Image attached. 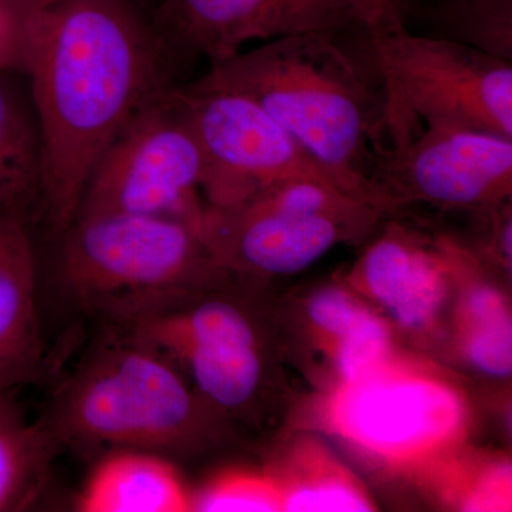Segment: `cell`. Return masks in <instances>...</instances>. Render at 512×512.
I'll return each mask as SVG.
<instances>
[{
    "mask_svg": "<svg viewBox=\"0 0 512 512\" xmlns=\"http://www.w3.org/2000/svg\"><path fill=\"white\" fill-rule=\"evenodd\" d=\"M146 0H45L28 76L43 137V207L60 235L87 178L128 121L180 84Z\"/></svg>",
    "mask_w": 512,
    "mask_h": 512,
    "instance_id": "cell-1",
    "label": "cell"
},
{
    "mask_svg": "<svg viewBox=\"0 0 512 512\" xmlns=\"http://www.w3.org/2000/svg\"><path fill=\"white\" fill-rule=\"evenodd\" d=\"M340 33L269 40L211 64L195 82L254 100L339 188L379 208L369 180V141L379 134L382 93L369 57L366 66L350 55Z\"/></svg>",
    "mask_w": 512,
    "mask_h": 512,
    "instance_id": "cell-2",
    "label": "cell"
},
{
    "mask_svg": "<svg viewBox=\"0 0 512 512\" xmlns=\"http://www.w3.org/2000/svg\"><path fill=\"white\" fill-rule=\"evenodd\" d=\"M56 450H200L217 439L214 412L177 366L119 326L106 325L57 386L39 420Z\"/></svg>",
    "mask_w": 512,
    "mask_h": 512,
    "instance_id": "cell-3",
    "label": "cell"
},
{
    "mask_svg": "<svg viewBox=\"0 0 512 512\" xmlns=\"http://www.w3.org/2000/svg\"><path fill=\"white\" fill-rule=\"evenodd\" d=\"M60 238L63 288L104 325L131 322L231 275L197 225L183 218L90 215L76 218Z\"/></svg>",
    "mask_w": 512,
    "mask_h": 512,
    "instance_id": "cell-4",
    "label": "cell"
},
{
    "mask_svg": "<svg viewBox=\"0 0 512 512\" xmlns=\"http://www.w3.org/2000/svg\"><path fill=\"white\" fill-rule=\"evenodd\" d=\"M363 35L382 93L379 133L393 147L416 137L421 121L512 138V62L406 28Z\"/></svg>",
    "mask_w": 512,
    "mask_h": 512,
    "instance_id": "cell-5",
    "label": "cell"
},
{
    "mask_svg": "<svg viewBox=\"0 0 512 512\" xmlns=\"http://www.w3.org/2000/svg\"><path fill=\"white\" fill-rule=\"evenodd\" d=\"M202 177L200 141L177 84L113 138L87 178L74 220L140 214L197 224L205 207Z\"/></svg>",
    "mask_w": 512,
    "mask_h": 512,
    "instance_id": "cell-6",
    "label": "cell"
},
{
    "mask_svg": "<svg viewBox=\"0 0 512 512\" xmlns=\"http://www.w3.org/2000/svg\"><path fill=\"white\" fill-rule=\"evenodd\" d=\"M336 436L394 468L446 456L466 434L468 407L447 380L394 360L342 382L325 407Z\"/></svg>",
    "mask_w": 512,
    "mask_h": 512,
    "instance_id": "cell-7",
    "label": "cell"
},
{
    "mask_svg": "<svg viewBox=\"0 0 512 512\" xmlns=\"http://www.w3.org/2000/svg\"><path fill=\"white\" fill-rule=\"evenodd\" d=\"M214 286L116 326L167 356L214 412H239L264 382L261 338L251 313Z\"/></svg>",
    "mask_w": 512,
    "mask_h": 512,
    "instance_id": "cell-8",
    "label": "cell"
},
{
    "mask_svg": "<svg viewBox=\"0 0 512 512\" xmlns=\"http://www.w3.org/2000/svg\"><path fill=\"white\" fill-rule=\"evenodd\" d=\"M178 92L204 156L205 204L232 207L295 178L338 187L291 134L244 94L197 82L178 84Z\"/></svg>",
    "mask_w": 512,
    "mask_h": 512,
    "instance_id": "cell-9",
    "label": "cell"
},
{
    "mask_svg": "<svg viewBox=\"0 0 512 512\" xmlns=\"http://www.w3.org/2000/svg\"><path fill=\"white\" fill-rule=\"evenodd\" d=\"M380 210L406 201L490 211L510 200L512 138L434 127L377 153L369 174Z\"/></svg>",
    "mask_w": 512,
    "mask_h": 512,
    "instance_id": "cell-10",
    "label": "cell"
},
{
    "mask_svg": "<svg viewBox=\"0 0 512 512\" xmlns=\"http://www.w3.org/2000/svg\"><path fill=\"white\" fill-rule=\"evenodd\" d=\"M150 12L178 64L224 62L254 40L365 30L353 0H156Z\"/></svg>",
    "mask_w": 512,
    "mask_h": 512,
    "instance_id": "cell-11",
    "label": "cell"
},
{
    "mask_svg": "<svg viewBox=\"0 0 512 512\" xmlns=\"http://www.w3.org/2000/svg\"><path fill=\"white\" fill-rule=\"evenodd\" d=\"M379 214L375 207L308 214L254 198L232 207L205 204L197 228L231 274L288 275L308 268L338 242L362 237Z\"/></svg>",
    "mask_w": 512,
    "mask_h": 512,
    "instance_id": "cell-12",
    "label": "cell"
},
{
    "mask_svg": "<svg viewBox=\"0 0 512 512\" xmlns=\"http://www.w3.org/2000/svg\"><path fill=\"white\" fill-rule=\"evenodd\" d=\"M353 284L400 328L412 335H429L456 285V268L446 239L426 244L400 227H390L373 242L357 264Z\"/></svg>",
    "mask_w": 512,
    "mask_h": 512,
    "instance_id": "cell-13",
    "label": "cell"
},
{
    "mask_svg": "<svg viewBox=\"0 0 512 512\" xmlns=\"http://www.w3.org/2000/svg\"><path fill=\"white\" fill-rule=\"evenodd\" d=\"M43 366L45 342L29 222L0 218V392L35 382Z\"/></svg>",
    "mask_w": 512,
    "mask_h": 512,
    "instance_id": "cell-14",
    "label": "cell"
},
{
    "mask_svg": "<svg viewBox=\"0 0 512 512\" xmlns=\"http://www.w3.org/2000/svg\"><path fill=\"white\" fill-rule=\"evenodd\" d=\"M83 512L192 511V493L170 458L153 451L101 454L76 498Z\"/></svg>",
    "mask_w": 512,
    "mask_h": 512,
    "instance_id": "cell-15",
    "label": "cell"
},
{
    "mask_svg": "<svg viewBox=\"0 0 512 512\" xmlns=\"http://www.w3.org/2000/svg\"><path fill=\"white\" fill-rule=\"evenodd\" d=\"M43 137L28 76L0 69V218L32 221L43 207Z\"/></svg>",
    "mask_w": 512,
    "mask_h": 512,
    "instance_id": "cell-16",
    "label": "cell"
},
{
    "mask_svg": "<svg viewBox=\"0 0 512 512\" xmlns=\"http://www.w3.org/2000/svg\"><path fill=\"white\" fill-rule=\"evenodd\" d=\"M15 392H0V512L36 505L57 451L39 420H30L23 412Z\"/></svg>",
    "mask_w": 512,
    "mask_h": 512,
    "instance_id": "cell-17",
    "label": "cell"
},
{
    "mask_svg": "<svg viewBox=\"0 0 512 512\" xmlns=\"http://www.w3.org/2000/svg\"><path fill=\"white\" fill-rule=\"evenodd\" d=\"M289 464L271 473L281 488L284 511L319 512L373 510V503L355 478L319 444L295 448Z\"/></svg>",
    "mask_w": 512,
    "mask_h": 512,
    "instance_id": "cell-18",
    "label": "cell"
},
{
    "mask_svg": "<svg viewBox=\"0 0 512 512\" xmlns=\"http://www.w3.org/2000/svg\"><path fill=\"white\" fill-rule=\"evenodd\" d=\"M458 298L456 326L461 353L484 375L505 379L512 370L511 311L497 286L471 279Z\"/></svg>",
    "mask_w": 512,
    "mask_h": 512,
    "instance_id": "cell-19",
    "label": "cell"
},
{
    "mask_svg": "<svg viewBox=\"0 0 512 512\" xmlns=\"http://www.w3.org/2000/svg\"><path fill=\"white\" fill-rule=\"evenodd\" d=\"M426 15L436 37L512 62V0H439Z\"/></svg>",
    "mask_w": 512,
    "mask_h": 512,
    "instance_id": "cell-20",
    "label": "cell"
},
{
    "mask_svg": "<svg viewBox=\"0 0 512 512\" xmlns=\"http://www.w3.org/2000/svg\"><path fill=\"white\" fill-rule=\"evenodd\" d=\"M192 511H284L281 488L271 473L228 470L192 493Z\"/></svg>",
    "mask_w": 512,
    "mask_h": 512,
    "instance_id": "cell-21",
    "label": "cell"
},
{
    "mask_svg": "<svg viewBox=\"0 0 512 512\" xmlns=\"http://www.w3.org/2000/svg\"><path fill=\"white\" fill-rule=\"evenodd\" d=\"M342 382L355 380L392 359V338L386 323L377 315L366 320L333 348Z\"/></svg>",
    "mask_w": 512,
    "mask_h": 512,
    "instance_id": "cell-22",
    "label": "cell"
},
{
    "mask_svg": "<svg viewBox=\"0 0 512 512\" xmlns=\"http://www.w3.org/2000/svg\"><path fill=\"white\" fill-rule=\"evenodd\" d=\"M306 313L313 328L328 340L332 348L375 315L339 286H325L313 292L306 303Z\"/></svg>",
    "mask_w": 512,
    "mask_h": 512,
    "instance_id": "cell-23",
    "label": "cell"
},
{
    "mask_svg": "<svg viewBox=\"0 0 512 512\" xmlns=\"http://www.w3.org/2000/svg\"><path fill=\"white\" fill-rule=\"evenodd\" d=\"M45 0H0V69L26 74L33 23Z\"/></svg>",
    "mask_w": 512,
    "mask_h": 512,
    "instance_id": "cell-24",
    "label": "cell"
},
{
    "mask_svg": "<svg viewBox=\"0 0 512 512\" xmlns=\"http://www.w3.org/2000/svg\"><path fill=\"white\" fill-rule=\"evenodd\" d=\"M360 23L367 33H386L406 28L412 0H353Z\"/></svg>",
    "mask_w": 512,
    "mask_h": 512,
    "instance_id": "cell-25",
    "label": "cell"
},
{
    "mask_svg": "<svg viewBox=\"0 0 512 512\" xmlns=\"http://www.w3.org/2000/svg\"><path fill=\"white\" fill-rule=\"evenodd\" d=\"M146 2L148 6H151L154 2H156V0H146Z\"/></svg>",
    "mask_w": 512,
    "mask_h": 512,
    "instance_id": "cell-26",
    "label": "cell"
}]
</instances>
